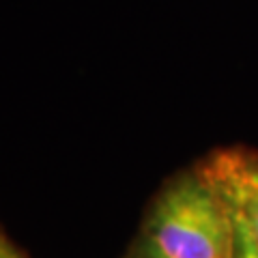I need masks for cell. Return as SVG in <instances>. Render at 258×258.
I'll list each match as a JSON object with an SVG mask.
<instances>
[{"label":"cell","mask_w":258,"mask_h":258,"mask_svg":"<svg viewBox=\"0 0 258 258\" xmlns=\"http://www.w3.org/2000/svg\"><path fill=\"white\" fill-rule=\"evenodd\" d=\"M147 243L161 258H235L237 237L228 209L209 185L181 174L155 198L147 222Z\"/></svg>","instance_id":"1"},{"label":"cell","mask_w":258,"mask_h":258,"mask_svg":"<svg viewBox=\"0 0 258 258\" xmlns=\"http://www.w3.org/2000/svg\"><path fill=\"white\" fill-rule=\"evenodd\" d=\"M0 258H26L3 232H0Z\"/></svg>","instance_id":"4"},{"label":"cell","mask_w":258,"mask_h":258,"mask_svg":"<svg viewBox=\"0 0 258 258\" xmlns=\"http://www.w3.org/2000/svg\"><path fill=\"white\" fill-rule=\"evenodd\" d=\"M196 174L217 194L235 226L258 249V151H213L196 166Z\"/></svg>","instance_id":"2"},{"label":"cell","mask_w":258,"mask_h":258,"mask_svg":"<svg viewBox=\"0 0 258 258\" xmlns=\"http://www.w3.org/2000/svg\"><path fill=\"white\" fill-rule=\"evenodd\" d=\"M235 237H237V256L235 258H258V249L252 245V241H249L237 226H235Z\"/></svg>","instance_id":"3"},{"label":"cell","mask_w":258,"mask_h":258,"mask_svg":"<svg viewBox=\"0 0 258 258\" xmlns=\"http://www.w3.org/2000/svg\"><path fill=\"white\" fill-rule=\"evenodd\" d=\"M142 258H161V256H157L147 243H142Z\"/></svg>","instance_id":"5"}]
</instances>
